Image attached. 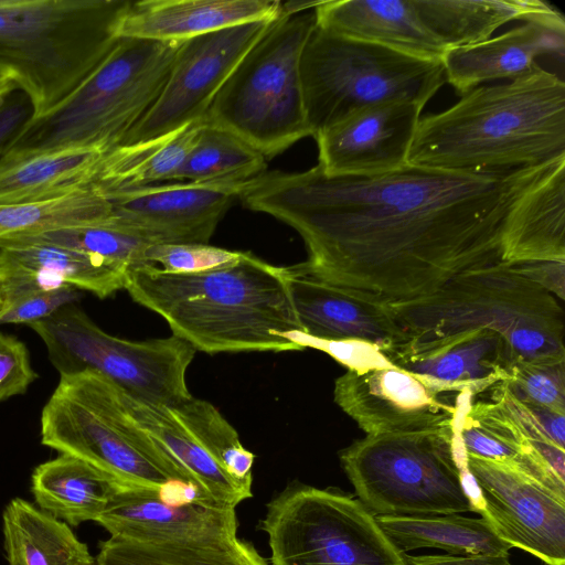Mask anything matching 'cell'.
<instances>
[{
	"label": "cell",
	"mask_w": 565,
	"mask_h": 565,
	"mask_svg": "<svg viewBox=\"0 0 565 565\" xmlns=\"http://www.w3.org/2000/svg\"><path fill=\"white\" fill-rule=\"evenodd\" d=\"M294 309L303 333L324 340L358 339L383 352L403 339L385 303L285 267Z\"/></svg>",
	"instance_id": "44dd1931"
},
{
	"label": "cell",
	"mask_w": 565,
	"mask_h": 565,
	"mask_svg": "<svg viewBox=\"0 0 565 565\" xmlns=\"http://www.w3.org/2000/svg\"><path fill=\"white\" fill-rule=\"evenodd\" d=\"M386 306L403 339L487 328L507 339L516 363L565 362L562 303L510 262L461 274L428 296Z\"/></svg>",
	"instance_id": "277c9868"
},
{
	"label": "cell",
	"mask_w": 565,
	"mask_h": 565,
	"mask_svg": "<svg viewBox=\"0 0 565 565\" xmlns=\"http://www.w3.org/2000/svg\"><path fill=\"white\" fill-rule=\"evenodd\" d=\"M14 0H0V8L10 6Z\"/></svg>",
	"instance_id": "f6af8a7d"
},
{
	"label": "cell",
	"mask_w": 565,
	"mask_h": 565,
	"mask_svg": "<svg viewBox=\"0 0 565 565\" xmlns=\"http://www.w3.org/2000/svg\"><path fill=\"white\" fill-rule=\"evenodd\" d=\"M460 395L397 366L347 371L333 390L335 404L369 436L451 430Z\"/></svg>",
	"instance_id": "2e32d148"
},
{
	"label": "cell",
	"mask_w": 565,
	"mask_h": 565,
	"mask_svg": "<svg viewBox=\"0 0 565 565\" xmlns=\"http://www.w3.org/2000/svg\"><path fill=\"white\" fill-rule=\"evenodd\" d=\"M547 164L467 172L406 163L373 175H329L317 164L264 172L239 199L300 234L308 258L291 265L297 271L387 305L500 263L509 212Z\"/></svg>",
	"instance_id": "6da1fadb"
},
{
	"label": "cell",
	"mask_w": 565,
	"mask_h": 565,
	"mask_svg": "<svg viewBox=\"0 0 565 565\" xmlns=\"http://www.w3.org/2000/svg\"><path fill=\"white\" fill-rule=\"evenodd\" d=\"M120 393L131 417L210 504L236 508L253 497L255 456L210 402L191 396L174 405H159L134 398L122 390Z\"/></svg>",
	"instance_id": "4fadbf2b"
},
{
	"label": "cell",
	"mask_w": 565,
	"mask_h": 565,
	"mask_svg": "<svg viewBox=\"0 0 565 565\" xmlns=\"http://www.w3.org/2000/svg\"><path fill=\"white\" fill-rule=\"evenodd\" d=\"M2 533L8 565H96L71 525L22 498L6 505Z\"/></svg>",
	"instance_id": "83f0119b"
},
{
	"label": "cell",
	"mask_w": 565,
	"mask_h": 565,
	"mask_svg": "<svg viewBox=\"0 0 565 565\" xmlns=\"http://www.w3.org/2000/svg\"><path fill=\"white\" fill-rule=\"evenodd\" d=\"M339 458L356 498L374 516L477 512L454 428L366 435Z\"/></svg>",
	"instance_id": "30bf717a"
},
{
	"label": "cell",
	"mask_w": 565,
	"mask_h": 565,
	"mask_svg": "<svg viewBox=\"0 0 565 565\" xmlns=\"http://www.w3.org/2000/svg\"><path fill=\"white\" fill-rule=\"evenodd\" d=\"M502 260L565 263V158L548 163L515 200Z\"/></svg>",
	"instance_id": "d4e9b609"
},
{
	"label": "cell",
	"mask_w": 565,
	"mask_h": 565,
	"mask_svg": "<svg viewBox=\"0 0 565 565\" xmlns=\"http://www.w3.org/2000/svg\"><path fill=\"white\" fill-rule=\"evenodd\" d=\"M32 116L29 97L19 89L13 92L0 109V157Z\"/></svg>",
	"instance_id": "60d3db41"
},
{
	"label": "cell",
	"mask_w": 565,
	"mask_h": 565,
	"mask_svg": "<svg viewBox=\"0 0 565 565\" xmlns=\"http://www.w3.org/2000/svg\"><path fill=\"white\" fill-rule=\"evenodd\" d=\"M384 353L393 365L425 376L454 395L475 396L507 381L516 363L507 339L487 328L437 338H405Z\"/></svg>",
	"instance_id": "d6986e66"
},
{
	"label": "cell",
	"mask_w": 565,
	"mask_h": 565,
	"mask_svg": "<svg viewBox=\"0 0 565 565\" xmlns=\"http://www.w3.org/2000/svg\"><path fill=\"white\" fill-rule=\"evenodd\" d=\"M300 77L312 137L372 105L411 102L425 107L446 82L441 61L412 56L317 25L301 53Z\"/></svg>",
	"instance_id": "9c48e42d"
},
{
	"label": "cell",
	"mask_w": 565,
	"mask_h": 565,
	"mask_svg": "<svg viewBox=\"0 0 565 565\" xmlns=\"http://www.w3.org/2000/svg\"><path fill=\"white\" fill-rule=\"evenodd\" d=\"M139 305L162 317L173 335L206 353L301 351L285 267L249 252L194 273L129 267L125 287Z\"/></svg>",
	"instance_id": "7a4b0ae2"
},
{
	"label": "cell",
	"mask_w": 565,
	"mask_h": 565,
	"mask_svg": "<svg viewBox=\"0 0 565 565\" xmlns=\"http://www.w3.org/2000/svg\"><path fill=\"white\" fill-rule=\"evenodd\" d=\"M41 443L99 468L124 486L192 484L128 413L120 388L93 371L61 376L42 411Z\"/></svg>",
	"instance_id": "52a82bcc"
},
{
	"label": "cell",
	"mask_w": 565,
	"mask_h": 565,
	"mask_svg": "<svg viewBox=\"0 0 565 565\" xmlns=\"http://www.w3.org/2000/svg\"><path fill=\"white\" fill-rule=\"evenodd\" d=\"M465 457L478 490L477 513L495 534L547 565H565V494L514 466Z\"/></svg>",
	"instance_id": "9a60e30c"
},
{
	"label": "cell",
	"mask_w": 565,
	"mask_h": 565,
	"mask_svg": "<svg viewBox=\"0 0 565 565\" xmlns=\"http://www.w3.org/2000/svg\"><path fill=\"white\" fill-rule=\"evenodd\" d=\"M298 343L303 350L311 348L326 352L344 365L348 371L359 374L376 369L395 366L380 347L364 340H324L301 333L298 338Z\"/></svg>",
	"instance_id": "f35d334b"
},
{
	"label": "cell",
	"mask_w": 565,
	"mask_h": 565,
	"mask_svg": "<svg viewBox=\"0 0 565 565\" xmlns=\"http://www.w3.org/2000/svg\"><path fill=\"white\" fill-rule=\"evenodd\" d=\"M160 489L121 486L96 522L110 536L167 543L237 535L235 508L203 503L173 505Z\"/></svg>",
	"instance_id": "ffe728a7"
},
{
	"label": "cell",
	"mask_w": 565,
	"mask_h": 565,
	"mask_svg": "<svg viewBox=\"0 0 565 565\" xmlns=\"http://www.w3.org/2000/svg\"><path fill=\"white\" fill-rule=\"evenodd\" d=\"M79 297V290L66 284L41 287L13 300L0 319V323L30 326L49 318L65 306L74 305Z\"/></svg>",
	"instance_id": "74e56055"
},
{
	"label": "cell",
	"mask_w": 565,
	"mask_h": 565,
	"mask_svg": "<svg viewBox=\"0 0 565 565\" xmlns=\"http://www.w3.org/2000/svg\"><path fill=\"white\" fill-rule=\"evenodd\" d=\"M203 120L147 141L104 153L92 185L103 194L174 182Z\"/></svg>",
	"instance_id": "f1b7e54d"
},
{
	"label": "cell",
	"mask_w": 565,
	"mask_h": 565,
	"mask_svg": "<svg viewBox=\"0 0 565 565\" xmlns=\"http://www.w3.org/2000/svg\"><path fill=\"white\" fill-rule=\"evenodd\" d=\"M41 338L61 376L93 371L139 401L174 405L190 398L185 373L195 349L170 335L130 341L102 330L68 305L29 326Z\"/></svg>",
	"instance_id": "7c38bea8"
},
{
	"label": "cell",
	"mask_w": 565,
	"mask_h": 565,
	"mask_svg": "<svg viewBox=\"0 0 565 565\" xmlns=\"http://www.w3.org/2000/svg\"><path fill=\"white\" fill-rule=\"evenodd\" d=\"M266 158L235 134L203 120L174 182L249 181L265 172Z\"/></svg>",
	"instance_id": "d6a6232c"
},
{
	"label": "cell",
	"mask_w": 565,
	"mask_h": 565,
	"mask_svg": "<svg viewBox=\"0 0 565 565\" xmlns=\"http://www.w3.org/2000/svg\"><path fill=\"white\" fill-rule=\"evenodd\" d=\"M523 276L541 285L559 300L565 295V263L562 262H525L512 263Z\"/></svg>",
	"instance_id": "b9f144b4"
},
{
	"label": "cell",
	"mask_w": 565,
	"mask_h": 565,
	"mask_svg": "<svg viewBox=\"0 0 565 565\" xmlns=\"http://www.w3.org/2000/svg\"><path fill=\"white\" fill-rule=\"evenodd\" d=\"M318 28L402 53L441 61L447 50L425 25L415 0H327L313 9Z\"/></svg>",
	"instance_id": "cb8c5ba5"
},
{
	"label": "cell",
	"mask_w": 565,
	"mask_h": 565,
	"mask_svg": "<svg viewBox=\"0 0 565 565\" xmlns=\"http://www.w3.org/2000/svg\"><path fill=\"white\" fill-rule=\"evenodd\" d=\"M407 565H512L509 556L476 555H407Z\"/></svg>",
	"instance_id": "7bdbcfd3"
},
{
	"label": "cell",
	"mask_w": 565,
	"mask_h": 565,
	"mask_svg": "<svg viewBox=\"0 0 565 565\" xmlns=\"http://www.w3.org/2000/svg\"><path fill=\"white\" fill-rule=\"evenodd\" d=\"M565 158V83L539 64L477 86L420 117L407 163L481 172L534 168Z\"/></svg>",
	"instance_id": "3957f363"
},
{
	"label": "cell",
	"mask_w": 565,
	"mask_h": 565,
	"mask_svg": "<svg viewBox=\"0 0 565 565\" xmlns=\"http://www.w3.org/2000/svg\"><path fill=\"white\" fill-rule=\"evenodd\" d=\"M238 253L209 244H151L145 252L142 265L167 273H194L227 264Z\"/></svg>",
	"instance_id": "8d00e7d4"
},
{
	"label": "cell",
	"mask_w": 565,
	"mask_h": 565,
	"mask_svg": "<svg viewBox=\"0 0 565 565\" xmlns=\"http://www.w3.org/2000/svg\"><path fill=\"white\" fill-rule=\"evenodd\" d=\"M96 565H270L237 535L205 540L139 543L110 536L99 543Z\"/></svg>",
	"instance_id": "1f68e13d"
},
{
	"label": "cell",
	"mask_w": 565,
	"mask_h": 565,
	"mask_svg": "<svg viewBox=\"0 0 565 565\" xmlns=\"http://www.w3.org/2000/svg\"><path fill=\"white\" fill-rule=\"evenodd\" d=\"M180 44L119 38L76 88L25 122L3 154L119 147L162 92Z\"/></svg>",
	"instance_id": "5b68a950"
},
{
	"label": "cell",
	"mask_w": 565,
	"mask_h": 565,
	"mask_svg": "<svg viewBox=\"0 0 565 565\" xmlns=\"http://www.w3.org/2000/svg\"><path fill=\"white\" fill-rule=\"evenodd\" d=\"M36 379L26 345L0 332V402L24 394Z\"/></svg>",
	"instance_id": "ab89813d"
},
{
	"label": "cell",
	"mask_w": 565,
	"mask_h": 565,
	"mask_svg": "<svg viewBox=\"0 0 565 565\" xmlns=\"http://www.w3.org/2000/svg\"><path fill=\"white\" fill-rule=\"evenodd\" d=\"M121 486L109 473L67 454L39 465L31 476L38 508L71 526L96 522Z\"/></svg>",
	"instance_id": "4316f807"
},
{
	"label": "cell",
	"mask_w": 565,
	"mask_h": 565,
	"mask_svg": "<svg viewBox=\"0 0 565 565\" xmlns=\"http://www.w3.org/2000/svg\"><path fill=\"white\" fill-rule=\"evenodd\" d=\"M0 248L26 270L102 299L125 287L128 267L93 254L17 238L0 239Z\"/></svg>",
	"instance_id": "4dcf8cb0"
},
{
	"label": "cell",
	"mask_w": 565,
	"mask_h": 565,
	"mask_svg": "<svg viewBox=\"0 0 565 565\" xmlns=\"http://www.w3.org/2000/svg\"><path fill=\"white\" fill-rule=\"evenodd\" d=\"M376 520L403 553L439 548L448 555L490 554L509 556L511 546L502 541L484 518L459 513L434 515H381Z\"/></svg>",
	"instance_id": "f546056e"
},
{
	"label": "cell",
	"mask_w": 565,
	"mask_h": 565,
	"mask_svg": "<svg viewBox=\"0 0 565 565\" xmlns=\"http://www.w3.org/2000/svg\"><path fill=\"white\" fill-rule=\"evenodd\" d=\"M564 15L525 21L482 42L456 47L441 58L445 79L461 95L531 70L544 55L564 57Z\"/></svg>",
	"instance_id": "7402d4cb"
},
{
	"label": "cell",
	"mask_w": 565,
	"mask_h": 565,
	"mask_svg": "<svg viewBox=\"0 0 565 565\" xmlns=\"http://www.w3.org/2000/svg\"><path fill=\"white\" fill-rule=\"evenodd\" d=\"M505 382L522 401L565 414V362L516 363Z\"/></svg>",
	"instance_id": "d590c367"
},
{
	"label": "cell",
	"mask_w": 565,
	"mask_h": 565,
	"mask_svg": "<svg viewBox=\"0 0 565 565\" xmlns=\"http://www.w3.org/2000/svg\"><path fill=\"white\" fill-rule=\"evenodd\" d=\"M7 238L64 246L99 256L128 268L142 265L146 249L154 244L113 224L61 227Z\"/></svg>",
	"instance_id": "e575fe53"
},
{
	"label": "cell",
	"mask_w": 565,
	"mask_h": 565,
	"mask_svg": "<svg viewBox=\"0 0 565 565\" xmlns=\"http://www.w3.org/2000/svg\"><path fill=\"white\" fill-rule=\"evenodd\" d=\"M130 0H14L0 8V75L30 99L33 116L65 98L119 38Z\"/></svg>",
	"instance_id": "8992f818"
},
{
	"label": "cell",
	"mask_w": 565,
	"mask_h": 565,
	"mask_svg": "<svg viewBox=\"0 0 565 565\" xmlns=\"http://www.w3.org/2000/svg\"><path fill=\"white\" fill-rule=\"evenodd\" d=\"M316 25L313 10L276 19L236 65L203 120L235 134L265 158L311 136L300 58Z\"/></svg>",
	"instance_id": "ba28073f"
},
{
	"label": "cell",
	"mask_w": 565,
	"mask_h": 565,
	"mask_svg": "<svg viewBox=\"0 0 565 565\" xmlns=\"http://www.w3.org/2000/svg\"><path fill=\"white\" fill-rule=\"evenodd\" d=\"M282 15L279 0H141L130 1L118 38L182 42L199 35Z\"/></svg>",
	"instance_id": "603a6c76"
},
{
	"label": "cell",
	"mask_w": 565,
	"mask_h": 565,
	"mask_svg": "<svg viewBox=\"0 0 565 565\" xmlns=\"http://www.w3.org/2000/svg\"><path fill=\"white\" fill-rule=\"evenodd\" d=\"M247 182H168L106 193L109 224L154 244H207Z\"/></svg>",
	"instance_id": "e0dca14e"
},
{
	"label": "cell",
	"mask_w": 565,
	"mask_h": 565,
	"mask_svg": "<svg viewBox=\"0 0 565 565\" xmlns=\"http://www.w3.org/2000/svg\"><path fill=\"white\" fill-rule=\"evenodd\" d=\"M260 529L270 565H407L376 516L334 488L290 482L267 503Z\"/></svg>",
	"instance_id": "8fae6325"
},
{
	"label": "cell",
	"mask_w": 565,
	"mask_h": 565,
	"mask_svg": "<svg viewBox=\"0 0 565 565\" xmlns=\"http://www.w3.org/2000/svg\"><path fill=\"white\" fill-rule=\"evenodd\" d=\"M107 198L89 185L41 202L0 204V239L70 226L109 224Z\"/></svg>",
	"instance_id": "836d02e7"
},
{
	"label": "cell",
	"mask_w": 565,
	"mask_h": 565,
	"mask_svg": "<svg viewBox=\"0 0 565 565\" xmlns=\"http://www.w3.org/2000/svg\"><path fill=\"white\" fill-rule=\"evenodd\" d=\"M104 153L67 148L0 157V204L57 199L92 185Z\"/></svg>",
	"instance_id": "484cf974"
},
{
	"label": "cell",
	"mask_w": 565,
	"mask_h": 565,
	"mask_svg": "<svg viewBox=\"0 0 565 565\" xmlns=\"http://www.w3.org/2000/svg\"><path fill=\"white\" fill-rule=\"evenodd\" d=\"M274 21L249 22L182 41L162 92L120 146L203 120L236 65Z\"/></svg>",
	"instance_id": "5bb4252c"
},
{
	"label": "cell",
	"mask_w": 565,
	"mask_h": 565,
	"mask_svg": "<svg viewBox=\"0 0 565 565\" xmlns=\"http://www.w3.org/2000/svg\"><path fill=\"white\" fill-rule=\"evenodd\" d=\"M424 107L387 102L358 109L315 139L319 168L329 175H373L407 163Z\"/></svg>",
	"instance_id": "ac0fdd59"
},
{
	"label": "cell",
	"mask_w": 565,
	"mask_h": 565,
	"mask_svg": "<svg viewBox=\"0 0 565 565\" xmlns=\"http://www.w3.org/2000/svg\"><path fill=\"white\" fill-rule=\"evenodd\" d=\"M9 306V289L7 281V266L2 250L0 249V319Z\"/></svg>",
	"instance_id": "ee69618b"
}]
</instances>
